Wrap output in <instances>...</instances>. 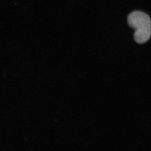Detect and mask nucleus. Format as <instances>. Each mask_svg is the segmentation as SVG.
Masks as SVG:
<instances>
[{"label":"nucleus","instance_id":"nucleus-1","mask_svg":"<svg viewBox=\"0 0 151 151\" xmlns=\"http://www.w3.org/2000/svg\"><path fill=\"white\" fill-rule=\"evenodd\" d=\"M128 22L129 26L135 29L151 27L150 17L142 12H134L131 13L128 18Z\"/></svg>","mask_w":151,"mask_h":151},{"label":"nucleus","instance_id":"nucleus-2","mask_svg":"<svg viewBox=\"0 0 151 151\" xmlns=\"http://www.w3.org/2000/svg\"><path fill=\"white\" fill-rule=\"evenodd\" d=\"M151 36V27H143L135 29L134 40L139 44L145 43Z\"/></svg>","mask_w":151,"mask_h":151}]
</instances>
